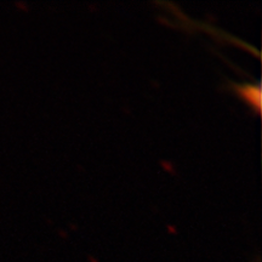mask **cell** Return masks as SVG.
I'll use <instances>...</instances> for the list:
<instances>
[{"label": "cell", "mask_w": 262, "mask_h": 262, "mask_svg": "<svg viewBox=\"0 0 262 262\" xmlns=\"http://www.w3.org/2000/svg\"><path fill=\"white\" fill-rule=\"evenodd\" d=\"M238 93L242 97H244L249 103L253 104L256 110H260L261 107V89L260 85L253 84H244L239 85L237 88Z\"/></svg>", "instance_id": "cell-1"}]
</instances>
